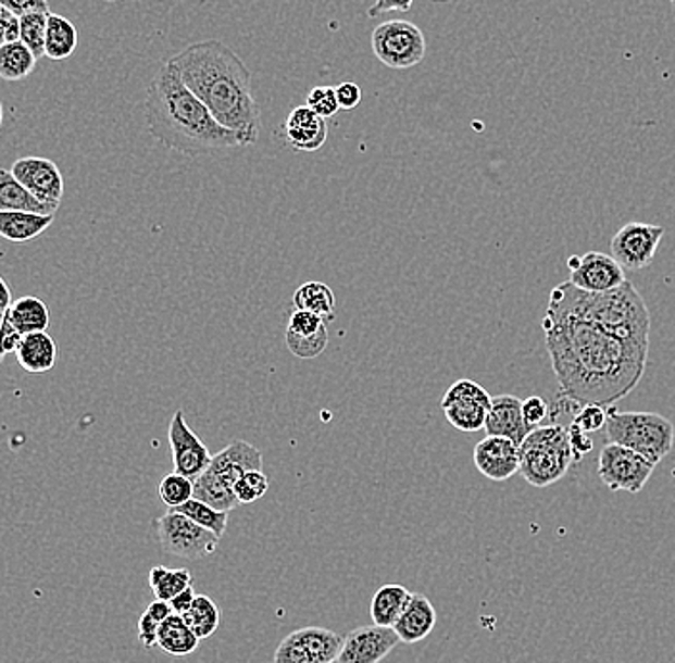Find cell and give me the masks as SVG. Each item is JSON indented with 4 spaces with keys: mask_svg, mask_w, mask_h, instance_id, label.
<instances>
[{
    "mask_svg": "<svg viewBox=\"0 0 675 663\" xmlns=\"http://www.w3.org/2000/svg\"><path fill=\"white\" fill-rule=\"evenodd\" d=\"M440 2H443V0H440Z\"/></svg>",
    "mask_w": 675,
    "mask_h": 663,
    "instance_id": "obj_54",
    "label": "cell"
},
{
    "mask_svg": "<svg viewBox=\"0 0 675 663\" xmlns=\"http://www.w3.org/2000/svg\"><path fill=\"white\" fill-rule=\"evenodd\" d=\"M20 35H22L20 16H16L14 12H10L9 9L0 7V41H2V45L4 42L20 41Z\"/></svg>",
    "mask_w": 675,
    "mask_h": 663,
    "instance_id": "obj_41",
    "label": "cell"
},
{
    "mask_svg": "<svg viewBox=\"0 0 675 663\" xmlns=\"http://www.w3.org/2000/svg\"><path fill=\"white\" fill-rule=\"evenodd\" d=\"M170 60L188 89L223 127L235 130L248 146L258 142L261 117L252 95V72L235 50L225 42L208 39L190 45Z\"/></svg>",
    "mask_w": 675,
    "mask_h": 663,
    "instance_id": "obj_2",
    "label": "cell"
},
{
    "mask_svg": "<svg viewBox=\"0 0 675 663\" xmlns=\"http://www.w3.org/2000/svg\"><path fill=\"white\" fill-rule=\"evenodd\" d=\"M77 45H79L77 27L67 17L50 12L45 57L54 62H62L74 54Z\"/></svg>",
    "mask_w": 675,
    "mask_h": 663,
    "instance_id": "obj_27",
    "label": "cell"
},
{
    "mask_svg": "<svg viewBox=\"0 0 675 663\" xmlns=\"http://www.w3.org/2000/svg\"><path fill=\"white\" fill-rule=\"evenodd\" d=\"M521 401L516 396H497L491 399L489 406L488 421H486V431L488 436L507 437L513 439L514 443L522 446L524 439L529 436L532 426L524 418Z\"/></svg>",
    "mask_w": 675,
    "mask_h": 663,
    "instance_id": "obj_19",
    "label": "cell"
},
{
    "mask_svg": "<svg viewBox=\"0 0 675 663\" xmlns=\"http://www.w3.org/2000/svg\"><path fill=\"white\" fill-rule=\"evenodd\" d=\"M413 592L403 585H384L371 600V617L376 625L393 627L401 614L405 612Z\"/></svg>",
    "mask_w": 675,
    "mask_h": 663,
    "instance_id": "obj_25",
    "label": "cell"
},
{
    "mask_svg": "<svg viewBox=\"0 0 675 663\" xmlns=\"http://www.w3.org/2000/svg\"><path fill=\"white\" fill-rule=\"evenodd\" d=\"M415 0H376L375 7L368 10V17H378L386 12H409Z\"/></svg>",
    "mask_w": 675,
    "mask_h": 663,
    "instance_id": "obj_48",
    "label": "cell"
},
{
    "mask_svg": "<svg viewBox=\"0 0 675 663\" xmlns=\"http://www.w3.org/2000/svg\"><path fill=\"white\" fill-rule=\"evenodd\" d=\"M148 583H150V589L154 592L155 599L172 602L177 595L192 585V574L188 572L187 567L170 570L165 566H155L150 570Z\"/></svg>",
    "mask_w": 675,
    "mask_h": 663,
    "instance_id": "obj_32",
    "label": "cell"
},
{
    "mask_svg": "<svg viewBox=\"0 0 675 663\" xmlns=\"http://www.w3.org/2000/svg\"><path fill=\"white\" fill-rule=\"evenodd\" d=\"M145 117L148 133L160 145L188 158L228 154L248 148L245 138L223 127L204 102L188 89L172 60L160 67L148 85Z\"/></svg>",
    "mask_w": 675,
    "mask_h": 663,
    "instance_id": "obj_3",
    "label": "cell"
},
{
    "mask_svg": "<svg viewBox=\"0 0 675 663\" xmlns=\"http://www.w3.org/2000/svg\"><path fill=\"white\" fill-rule=\"evenodd\" d=\"M17 364L25 373L45 374L54 368L58 359L57 341L49 332L25 334L22 346L16 351Z\"/></svg>",
    "mask_w": 675,
    "mask_h": 663,
    "instance_id": "obj_22",
    "label": "cell"
},
{
    "mask_svg": "<svg viewBox=\"0 0 675 663\" xmlns=\"http://www.w3.org/2000/svg\"><path fill=\"white\" fill-rule=\"evenodd\" d=\"M333 663H340V662H338V660H336V662H333Z\"/></svg>",
    "mask_w": 675,
    "mask_h": 663,
    "instance_id": "obj_53",
    "label": "cell"
},
{
    "mask_svg": "<svg viewBox=\"0 0 675 663\" xmlns=\"http://www.w3.org/2000/svg\"><path fill=\"white\" fill-rule=\"evenodd\" d=\"M607 436L611 443L643 454L652 464L664 461L674 447V424L659 413H620L612 404L607 409Z\"/></svg>",
    "mask_w": 675,
    "mask_h": 663,
    "instance_id": "obj_6",
    "label": "cell"
},
{
    "mask_svg": "<svg viewBox=\"0 0 675 663\" xmlns=\"http://www.w3.org/2000/svg\"><path fill=\"white\" fill-rule=\"evenodd\" d=\"M522 411H524V418L528 422L532 428H537L541 422L546 421L547 414H549V404L546 399H541L539 396H532L522 404Z\"/></svg>",
    "mask_w": 675,
    "mask_h": 663,
    "instance_id": "obj_42",
    "label": "cell"
},
{
    "mask_svg": "<svg viewBox=\"0 0 675 663\" xmlns=\"http://www.w3.org/2000/svg\"><path fill=\"white\" fill-rule=\"evenodd\" d=\"M261 468H263V454L260 449L248 441L236 439L223 451L213 454L212 464L208 470H212L213 474L221 477L228 486L235 487L236 481L245 474Z\"/></svg>",
    "mask_w": 675,
    "mask_h": 663,
    "instance_id": "obj_20",
    "label": "cell"
},
{
    "mask_svg": "<svg viewBox=\"0 0 675 663\" xmlns=\"http://www.w3.org/2000/svg\"><path fill=\"white\" fill-rule=\"evenodd\" d=\"M436 610L430 600L424 595H413V599L401 614L398 623L393 625V631L398 633L399 639L405 645H415L426 639L436 627Z\"/></svg>",
    "mask_w": 675,
    "mask_h": 663,
    "instance_id": "obj_21",
    "label": "cell"
},
{
    "mask_svg": "<svg viewBox=\"0 0 675 663\" xmlns=\"http://www.w3.org/2000/svg\"><path fill=\"white\" fill-rule=\"evenodd\" d=\"M654 466L643 454L635 453L618 443H607L602 447L597 461V470L602 484L611 491L639 493L651 479Z\"/></svg>",
    "mask_w": 675,
    "mask_h": 663,
    "instance_id": "obj_9",
    "label": "cell"
},
{
    "mask_svg": "<svg viewBox=\"0 0 675 663\" xmlns=\"http://www.w3.org/2000/svg\"><path fill=\"white\" fill-rule=\"evenodd\" d=\"M401 639L393 627L366 625L348 633L343 637L342 650L338 655L340 663H380Z\"/></svg>",
    "mask_w": 675,
    "mask_h": 663,
    "instance_id": "obj_15",
    "label": "cell"
},
{
    "mask_svg": "<svg viewBox=\"0 0 675 663\" xmlns=\"http://www.w3.org/2000/svg\"><path fill=\"white\" fill-rule=\"evenodd\" d=\"M328 137L326 120L315 114L310 105H298L286 117L280 138L293 152H317Z\"/></svg>",
    "mask_w": 675,
    "mask_h": 663,
    "instance_id": "obj_18",
    "label": "cell"
},
{
    "mask_svg": "<svg viewBox=\"0 0 675 663\" xmlns=\"http://www.w3.org/2000/svg\"><path fill=\"white\" fill-rule=\"evenodd\" d=\"M167 436L172 446L173 468L177 474L195 481L210 468L213 454L204 446V441L188 428L183 411L173 414Z\"/></svg>",
    "mask_w": 675,
    "mask_h": 663,
    "instance_id": "obj_14",
    "label": "cell"
},
{
    "mask_svg": "<svg viewBox=\"0 0 675 663\" xmlns=\"http://www.w3.org/2000/svg\"><path fill=\"white\" fill-rule=\"evenodd\" d=\"M49 16V12H29V14L20 16V24H22L20 41L24 42L25 47L32 50L37 60L45 57Z\"/></svg>",
    "mask_w": 675,
    "mask_h": 663,
    "instance_id": "obj_35",
    "label": "cell"
},
{
    "mask_svg": "<svg viewBox=\"0 0 675 663\" xmlns=\"http://www.w3.org/2000/svg\"><path fill=\"white\" fill-rule=\"evenodd\" d=\"M2 9H9L16 16H24L29 12H49V0H0Z\"/></svg>",
    "mask_w": 675,
    "mask_h": 663,
    "instance_id": "obj_45",
    "label": "cell"
},
{
    "mask_svg": "<svg viewBox=\"0 0 675 663\" xmlns=\"http://www.w3.org/2000/svg\"><path fill=\"white\" fill-rule=\"evenodd\" d=\"M158 493L167 509H179L185 502L195 499V481L173 472L163 477L162 484L158 487Z\"/></svg>",
    "mask_w": 675,
    "mask_h": 663,
    "instance_id": "obj_36",
    "label": "cell"
},
{
    "mask_svg": "<svg viewBox=\"0 0 675 663\" xmlns=\"http://www.w3.org/2000/svg\"><path fill=\"white\" fill-rule=\"evenodd\" d=\"M160 627L162 623L154 620L152 615L145 612L139 620V639L147 648H152L158 645V635H160Z\"/></svg>",
    "mask_w": 675,
    "mask_h": 663,
    "instance_id": "obj_47",
    "label": "cell"
},
{
    "mask_svg": "<svg viewBox=\"0 0 675 663\" xmlns=\"http://www.w3.org/2000/svg\"><path fill=\"white\" fill-rule=\"evenodd\" d=\"M570 283L579 290L611 291L620 288L626 280V268L620 265L612 255L601 251H587L584 255H574L568 260Z\"/></svg>",
    "mask_w": 675,
    "mask_h": 663,
    "instance_id": "obj_13",
    "label": "cell"
},
{
    "mask_svg": "<svg viewBox=\"0 0 675 663\" xmlns=\"http://www.w3.org/2000/svg\"><path fill=\"white\" fill-rule=\"evenodd\" d=\"M195 499L221 512H233L240 504L236 499L235 487L225 484L212 470H205L202 476L195 479Z\"/></svg>",
    "mask_w": 675,
    "mask_h": 663,
    "instance_id": "obj_30",
    "label": "cell"
},
{
    "mask_svg": "<svg viewBox=\"0 0 675 663\" xmlns=\"http://www.w3.org/2000/svg\"><path fill=\"white\" fill-rule=\"evenodd\" d=\"M2 315L9 316L12 324L24 336L25 334H33V332H47L50 324V311L47 303L41 298H35V296L20 298Z\"/></svg>",
    "mask_w": 675,
    "mask_h": 663,
    "instance_id": "obj_28",
    "label": "cell"
},
{
    "mask_svg": "<svg viewBox=\"0 0 675 663\" xmlns=\"http://www.w3.org/2000/svg\"><path fill=\"white\" fill-rule=\"evenodd\" d=\"M196 597H198V595H196L195 589H192V585H190L188 589H185V591L177 595V597L170 602V604H172L173 612L179 615L185 614L188 608L192 606V602H195Z\"/></svg>",
    "mask_w": 675,
    "mask_h": 663,
    "instance_id": "obj_49",
    "label": "cell"
},
{
    "mask_svg": "<svg viewBox=\"0 0 675 663\" xmlns=\"http://www.w3.org/2000/svg\"><path fill=\"white\" fill-rule=\"evenodd\" d=\"M0 288H2V313H7L14 305V301H12V293H10L7 280H0Z\"/></svg>",
    "mask_w": 675,
    "mask_h": 663,
    "instance_id": "obj_51",
    "label": "cell"
},
{
    "mask_svg": "<svg viewBox=\"0 0 675 663\" xmlns=\"http://www.w3.org/2000/svg\"><path fill=\"white\" fill-rule=\"evenodd\" d=\"M54 215L29 211H0V236L14 243L32 242L52 225Z\"/></svg>",
    "mask_w": 675,
    "mask_h": 663,
    "instance_id": "obj_23",
    "label": "cell"
},
{
    "mask_svg": "<svg viewBox=\"0 0 675 663\" xmlns=\"http://www.w3.org/2000/svg\"><path fill=\"white\" fill-rule=\"evenodd\" d=\"M574 459L568 428L561 424L537 426L521 446V474L529 486H553L568 474Z\"/></svg>",
    "mask_w": 675,
    "mask_h": 663,
    "instance_id": "obj_5",
    "label": "cell"
},
{
    "mask_svg": "<svg viewBox=\"0 0 675 663\" xmlns=\"http://www.w3.org/2000/svg\"><path fill=\"white\" fill-rule=\"evenodd\" d=\"M323 334H328L326 321H323L321 316L313 315L310 311L293 309L292 315L288 318V326H286V336L317 338V336H323Z\"/></svg>",
    "mask_w": 675,
    "mask_h": 663,
    "instance_id": "obj_37",
    "label": "cell"
},
{
    "mask_svg": "<svg viewBox=\"0 0 675 663\" xmlns=\"http://www.w3.org/2000/svg\"><path fill=\"white\" fill-rule=\"evenodd\" d=\"M147 612L148 614L152 615L154 620H158V622L160 623L165 622V620H167L170 615L175 614V612H173V608H172V604H170V602H165V600H158V599H155L154 602H150V604H148Z\"/></svg>",
    "mask_w": 675,
    "mask_h": 663,
    "instance_id": "obj_50",
    "label": "cell"
},
{
    "mask_svg": "<svg viewBox=\"0 0 675 663\" xmlns=\"http://www.w3.org/2000/svg\"><path fill=\"white\" fill-rule=\"evenodd\" d=\"M292 305L298 311H310L313 315L321 316L326 323H330L336 313V298L325 283L301 284L293 291Z\"/></svg>",
    "mask_w": 675,
    "mask_h": 663,
    "instance_id": "obj_29",
    "label": "cell"
},
{
    "mask_svg": "<svg viewBox=\"0 0 675 663\" xmlns=\"http://www.w3.org/2000/svg\"><path fill=\"white\" fill-rule=\"evenodd\" d=\"M10 173L41 202L54 203V205H60L62 202L64 177L52 160L37 158V155L20 158L12 163Z\"/></svg>",
    "mask_w": 675,
    "mask_h": 663,
    "instance_id": "obj_16",
    "label": "cell"
},
{
    "mask_svg": "<svg viewBox=\"0 0 675 663\" xmlns=\"http://www.w3.org/2000/svg\"><path fill=\"white\" fill-rule=\"evenodd\" d=\"M268 491V479L261 470L248 472L236 481L235 493L240 504H252L265 497Z\"/></svg>",
    "mask_w": 675,
    "mask_h": 663,
    "instance_id": "obj_38",
    "label": "cell"
},
{
    "mask_svg": "<svg viewBox=\"0 0 675 663\" xmlns=\"http://www.w3.org/2000/svg\"><path fill=\"white\" fill-rule=\"evenodd\" d=\"M670 2H672V4H674V7H675V0H670Z\"/></svg>",
    "mask_w": 675,
    "mask_h": 663,
    "instance_id": "obj_52",
    "label": "cell"
},
{
    "mask_svg": "<svg viewBox=\"0 0 675 663\" xmlns=\"http://www.w3.org/2000/svg\"><path fill=\"white\" fill-rule=\"evenodd\" d=\"M154 529L163 552L179 559H208L215 552L221 539L220 535L196 524L195 520L177 510H170L167 514L155 520Z\"/></svg>",
    "mask_w": 675,
    "mask_h": 663,
    "instance_id": "obj_8",
    "label": "cell"
},
{
    "mask_svg": "<svg viewBox=\"0 0 675 663\" xmlns=\"http://www.w3.org/2000/svg\"><path fill=\"white\" fill-rule=\"evenodd\" d=\"M472 456L476 470L491 481H507L521 472V446L507 437L486 436Z\"/></svg>",
    "mask_w": 675,
    "mask_h": 663,
    "instance_id": "obj_17",
    "label": "cell"
},
{
    "mask_svg": "<svg viewBox=\"0 0 675 663\" xmlns=\"http://www.w3.org/2000/svg\"><path fill=\"white\" fill-rule=\"evenodd\" d=\"M491 399L488 389L478 381L461 378L446 391L441 409L449 424L464 434H474L486 428Z\"/></svg>",
    "mask_w": 675,
    "mask_h": 663,
    "instance_id": "obj_10",
    "label": "cell"
},
{
    "mask_svg": "<svg viewBox=\"0 0 675 663\" xmlns=\"http://www.w3.org/2000/svg\"><path fill=\"white\" fill-rule=\"evenodd\" d=\"M371 47L378 62L390 70H409L426 57V39L421 27L408 20H390L376 25Z\"/></svg>",
    "mask_w": 675,
    "mask_h": 663,
    "instance_id": "obj_7",
    "label": "cell"
},
{
    "mask_svg": "<svg viewBox=\"0 0 675 663\" xmlns=\"http://www.w3.org/2000/svg\"><path fill=\"white\" fill-rule=\"evenodd\" d=\"M200 645V639L190 625L185 622V617L179 614H172L160 627V635H158V647L162 648L163 652H167L170 655H183L192 654L196 648Z\"/></svg>",
    "mask_w": 675,
    "mask_h": 663,
    "instance_id": "obj_26",
    "label": "cell"
},
{
    "mask_svg": "<svg viewBox=\"0 0 675 663\" xmlns=\"http://www.w3.org/2000/svg\"><path fill=\"white\" fill-rule=\"evenodd\" d=\"M568 434L570 443H572V451L576 454V459H582L584 454L591 453V451H593V439L589 437L587 431L578 428L576 424H570Z\"/></svg>",
    "mask_w": 675,
    "mask_h": 663,
    "instance_id": "obj_46",
    "label": "cell"
},
{
    "mask_svg": "<svg viewBox=\"0 0 675 663\" xmlns=\"http://www.w3.org/2000/svg\"><path fill=\"white\" fill-rule=\"evenodd\" d=\"M607 409L602 404H584L579 406L578 413L572 416V424L584 429L587 434H593L607 426Z\"/></svg>",
    "mask_w": 675,
    "mask_h": 663,
    "instance_id": "obj_40",
    "label": "cell"
},
{
    "mask_svg": "<svg viewBox=\"0 0 675 663\" xmlns=\"http://www.w3.org/2000/svg\"><path fill=\"white\" fill-rule=\"evenodd\" d=\"M175 510L180 512V514H185L188 518L195 520L196 524L210 529L213 534L220 535V537H223L225 531H227L228 514L230 512H221V510L213 509L210 504L198 501V499H190V501L185 502L183 506Z\"/></svg>",
    "mask_w": 675,
    "mask_h": 663,
    "instance_id": "obj_34",
    "label": "cell"
},
{
    "mask_svg": "<svg viewBox=\"0 0 675 663\" xmlns=\"http://www.w3.org/2000/svg\"><path fill=\"white\" fill-rule=\"evenodd\" d=\"M336 97H338V102H340V110H355L359 104H361V98H363V92H361V87H359L358 83H340L338 87H336Z\"/></svg>",
    "mask_w": 675,
    "mask_h": 663,
    "instance_id": "obj_44",
    "label": "cell"
},
{
    "mask_svg": "<svg viewBox=\"0 0 675 663\" xmlns=\"http://www.w3.org/2000/svg\"><path fill=\"white\" fill-rule=\"evenodd\" d=\"M343 637L325 627H303L290 633L275 650V663H333Z\"/></svg>",
    "mask_w": 675,
    "mask_h": 663,
    "instance_id": "obj_11",
    "label": "cell"
},
{
    "mask_svg": "<svg viewBox=\"0 0 675 663\" xmlns=\"http://www.w3.org/2000/svg\"><path fill=\"white\" fill-rule=\"evenodd\" d=\"M546 346L561 396L578 406H612L647 371L649 348L576 316H543Z\"/></svg>",
    "mask_w": 675,
    "mask_h": 663,
    "instance_id": "obj_1",
    "label": "cell"
},
{
    "mask_svg": "<svg viewBox=\"0 0 675 663\" xmlns=\"http://www.w3.org/2000/svg\"><path fill=\"white\" fill-rule=\"evenodd\" d=\"M664 227L649 223H627L612 236L611 255L626 271H643L651 267Z\"/></svg>",
    "mask_w": 675,
    "mask_h": 663,
    "instance_id": "obj_12",
    "label": "cell"
},
{
    "mask_svg": "<svg viewBox=\"0 0 675 663\" xmlns=\"http://www.w3.org/2000/svg\"><path fill=\"white\" fill-rule=\"evenodd\" d=\"M22 341H24V334L17 330L9 316L2 315V353H0V356L4 359L10 353H16L17 348L22 346Z\"/></svg>",
    "mask_w": 675,
    "mask_h": 663,
    "instance_id": "obj_43",
    "label": "cell"
},
{
    "mask_svg": "<svg viewBox=\"0 0 675 663\" xmlns=\"http://www.w3.org/2000/svg\"><path fill=\"white\" fill-rule=\"evenodd\" d=\"M315 114L328 120L340 112V102L336 97V87H315L308 95V104Z\"/></svg>",
    "mask_w": 675,
    "mask_h": 663,
    "instance_id": "obj_39",
    "label": "cell"
},
{
    "mask_svg": "<svg viewBox=\"0 0 675 663\" xmlns=\"http://www.w3.org/2000/svg\"><path fill=\"white\" fill-rule=\"evenodd\" d=\"M58 208L60 205L41 202L37 196H33L10 171H0V210L57 215Z\"/></svg>",
    "mask_w": 675,
    "mask_h": 663,
    "instance_id": "obj_24",
    "label": "cell"
},
{
    "mask_svg": "<svg viewBox=\"0 0 675 663\" xmlns=\"http://www.w3.org/2000/svg\"><path fill=\"white\" fill-rule=\"evenodd\" d=\"M190 629L198 635V639H210L213 633L220 629L221 612L217 604L205 595H198L192 606L183 614Z\"/></svg>",
    "mask_w": 675,
    "mask_h": 663,
    "instance_id": "obj_33",
    "label": "cell"
},
{
    "mask_svg": "<svg viewBox=\"0 0 675 663\" xmlns=\"http://www.w3.org/2000/svg\"><path fill=\"white\" fill-rule=\"evenodd\" d=\"M546 313L586 318L643 348L651 343L649 308L634 284L624 283L616 290L593 293L579 290L568 280L551 290Z\"/></svg>",
    "mask_w": 675,
    "mask_h": 663,
    "instance_id": "obj_4",
    "label": "cell"
},
{
    "mask_svg": "<svg viewBox=\"0 0 675 663\" xmlns=\"http://www.w3.org/2000/svg\"><path fill=\"white\" fill-rule=\"evenodd\" d=\"M37 57L24 42H4L0 47V77L4 82H22L32 75Z\"/></svg>",
    "mask_w": 675,
    "mask_h": 663,
    "instance_id": "obj_31",
    "label": "cell"
}]
</instances>
